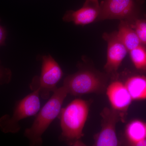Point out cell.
Masks as SVG:
<instances>
[{
    "mask_svg": "<svg viewBox=\"0 0 146 146\" xmlns=\"http://www.w3.org/2000/svg\"><path fill=\"white\" fill-rule=\"evenodd\" d=\"M68 94L63 86L57 88L46 103L39 110L31 127L27 129L24 135L29 139L31 146H40L42 136L50 125L59 116L63 102Z\"/></svg>",
    "mask_w": 146,
    "mask_h": 146,
    "instance_id": "obj_1",
    "label": "cell"
},
{
    "mask_svg": "<svg viewBox=\"0 0 146 146\" xmlns=\"http://www.w3.org/2000/svg\"><path fill=\"white\" fill-rule=\"evenodd\" d=\"M89 110V102L80 99L74 100L62 108L59 115L61 140L74 143L83 136L82 131Z\"/></svg>",
    "mask_w": 146,
    "mask_h": 146,
    "instance_id": "obj_2",
    "label": "cell"
},
{
    "mask_svg": "<svg viewBox=\"0 0 146 146\" xmlns=\"http://www.w3.org/2000/svg\"><path fill=\"white\" fill-rule=\"evenodd\" d=\"M33 92L16 102L13 115L3 116L0 119V129L5 133H16L21 129L19 122L21 120L34 116L40 109L39 91L37 86L32 83Z\"/></svg>",
    "mask_w": 146,
    "mask_h": 146,
    "instance_id": "obj_3",
    "label": "cell"
},
{
    "mask_svg": "<svg viewBox=\"0 0 146 146\" xmlns=\"http://www.w3.org/2000/svg\"><path fill=\"white\" fill-rule=\"evenodd\" d=\"M107 82L106 76L88 69H80L65 78L63 86L68 94L80 96L91 93H102L105 90Z\"/></svg>",
    "mask_w": 146,
    "mask_h": 146,
    "instance_id": "obj_4",
    "label": "cell"
},
{
    "mask_svg": "<svg viewBox=\"0 0 146 146\" xmlns=\"http://www.w3.org/2000/svg\"><path fill=\"white\" fill-rule=\"evenodd\" d=\"M144 0H104L100 4L97 21L107 20L129 21L139 16Z\"/></svg>",
    "mask_w": 146,
    "mask_h": 146,
    "instance_id": "obj_5",
    "label": "cell"
},
{
    "mask_svg": "<svg viewBox=\"0 0 146 146\" xmlns=\"http://www.w3.org/2000/svg\"><path fill=\"white\" fill-rule=\"evenodd\" d=\"M63 76V71L54 58L50 54L44 55L42 57L41 75L35 77L32 82L39 89L41 98L46 100L50 93L57 89L56 85Z\"/></svg>",
    "mask_w": 146,
    "mask_h": 146,
    "instance_id": "obj_6",
    "label": "cell"
},
{
    "mask_svg": "<svg viewBox=\"0 0 146 146\" xmlns=\"http://www.w3.org/2000/svg\"><path fill=\"white\" fill-rule=\"evenodd\" d=\"M102 119V129L95 137V145L116 146L119 143L116 133V126L119 121H123L125 115L108 108L101 113Z\"/></svg>",
    "mask_w": 146,
    "mask_h": 146,
    "instance_id": "obj_7",
    "label": "cell"
},
{
    "mask_svg": "<svg viewBox=\"0 0 146 146\" xmlns=\"http://www.w3.org/2000/svg\"><path fill=\"white\" fill-rule=\"evenodd\" d=\"M103 38L107 43V58L104 69L108 74L117 71L128 51L118 37L117 31L104 33Z\"/></svg>",
    "mask_w": 146,
    "mask_h": 146,
    "instance_id": "obj_8",
    "label": "cell"
},
{
    "mask_svg": "<svg viewBox=\"0 0 146 146\" xmlns=\"http://www.w3.org/2000/svg\"><path fill=\"white\" fill-rule=\"evenodd\" d=\"M98 0H86L83 6L76 11H67L63 17L65 22H72L77 25H85L97 21L100 13Z\"/></svg>",
    "mask_w": 146,
    "mask_h": 146,
    "instance_id": "obj_9",
    "label": "cell"
},
{
    "mask_svg": "<svg viewBox=\"0 0 146 146\" xmlns=\"http://www.w3.org/2000/svg\"><path fill=\"white\" fill-rule=\"evenodd\" d=\"M106 95L111 108L126 116L133 100L124 83L119 80L112 82L106 88Z\"/></svg>",
    "mask_w": 146,
    "mask_h": 146,
    "instance_id": "obj_10",
    "label": "cell"
},
{
    "mask_svg": "<svg viewBox=\"0 0 146 146\" xmlns=\"http://www.w3.org/2000/svg\"><path fill=\"white\" fill-rule=\"evenodd\" d=\"M124 84L132 100H146V75H132L127 78Z\"/></svg>",
    "mask_w": 146,
    "mask_h": 146,
    "instance_id": "obj_11",
    "label": "cell"
},
{
    "mask_svg": "<svg viewBox=\"0 0 146 146\" xmlns=\"http://www.w3.org/2000/svg\"><path fill=\"white\" fill-rule=\"evenodd\" d=\"M117 34L128 51L135 48L142 44L133 29L127 21H120Z\"/></svg>",
    "mask_w": 146,
    "mask_h": 146,
    "instance_id": "obj_12",
    "label": "cell"
},
{
    "mask_svg": "<svg viewBox=\"0 0 146 146\" xmlns=\"http://www.w3.org/2000/svg\"><path fill=\"white\" fill-rule=\"evenodd\" d=\"M125 133L129 145H135L146 138V123L140 120H132L126 127Z\"/></svg>",
    "mask_w": 146,
    "mask_h": 146,
    "instance_id": "obj_13",
    "label": "cell"
},
{
    "mask_svg": "<svg viewBox=\"0 0 146 146\" xmlns=\"http://www.w3.org/2000/svg\"><path fill=\"white\" fill-rule=\"evenodd\" d=\"M131 62L137 71L146 73V46L141 44L129 51Z\"/></svg>",
    "mask_w": 146,
    "mask_h": 146,
    "instance_id": "obj_14",
    "label": "cell"
},
{
    "mask_svg": "<svg viewBox=\"0 0 146 146\" xmlns=\"http://www.w3.org/2000/svg\"><path fill=\"white\" fill-rule=\"evenodd\" d=\"M135 31L142 45L146 46V18L140 15L129 21H127Z\"/></svg>",
    "mask_w": 146,
    "mask_h": 146,
    "instance_id": "obj_15",
    "label": "cell"
},
{
    "mask_svg": "<svg viewBox=\"0 0 146 146\" xmlns=\"http://www.w3.org/2000/svg\"><path fill=\"white\" fill-rule=\"evenodd\" d=\"M12 74L9 69L1 66L0 63V84L9 83L11 80Z\"/></svg>",
    "mask_w": 146,
    "mask_h": 146,
    "instance_id": "obj_16",
    "label": "cell"
},
{
    "mask_svg": "<svg viewBox=\"0 0 146 146\" xmlns=\"http://www.w3.org/2000/svg\"><path fill=\"white\" fill-rule=\"evenodd\" d=\"M6 36V31L3 27L0 25V46L5 45Z\"/></svg>",
    "mask_w": 146,
    "mask_h": 146,
    "instance_id": "obj_17",
    "label": "cell"
},
{
    "mask_svg": "<svg viewBox=\"0 0 146 146\" xmlns=\"http://www.w3.org/2000/svg\"><path fill=\"white\" fill-rule=\"evenodd\" d=\"M134 146H146V138L143 139L135 144Z\"/></svg>",
    "mask_w": 146,
    "mask_h": 146,
    "instance_id": "obj_18",
    "label": "cell"
}]
</instances>
